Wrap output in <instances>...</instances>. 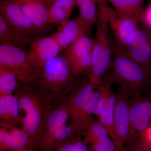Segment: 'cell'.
Returning a JSON list of instances; mask_svg holds the SVG:
<instances>
[{
	"label": "cell",
	"mask_w": 151,
	"mask_h": 151,
	"mask_svg": "<svg viewBox=\"0 0 151 151\" xmlns=\"http://www.w3.org/2000/svg\"><path fill=\"white\" fill-rule=\"evenodd\" d=\"M15 91L20 110L25 114L22 129L28 134L36 146L43 134L49 115L55 105L46 93L32 83L19 81Z\"/></svg>",
	"instance_id": "1"
},
{
	"label": "cell",
	"mask_w": 151,
	"mask_h": 151,
	"mask_svg": "<svg viewBox=\"0 0 151 151\" xmlns=\"http://www.w3.org/2000/svg\"><path fill=\"white\" fill-rule=\"evenodd\" d=\"M113 57L112 70L105 79L112 85L119 84L132 99L144 96L151 86V68L139 64L122 50L116 48Z\"/></svg>",
	"instance_id": "2"
},
{
	"label": "cell",
	"mask_w": 151,
	"mask_h": 151,
	"mask_svg": "<svg viewBox=\"0 0 151 151\" xmlns=\"http://www.w3.org/2000/svg\"><path fill=\"white\" fill-rule=\"evenodd\" d=\"M75 78L65 58L58 55L45 65L40 78L32 84L46 93L56 105L65 100Z\"/></svg>",
	"instance_id": "3"
},
{
	"label": "cell",
	"mask_w": 151,
	"mask_h": 151,
	"mask_svg": "<svg viewBox=\"0 0 151 151\" xmlns=\"http://www.w3.org/2000/svg\"><path fill=\"white\" fill-rule=\"evenodd\" d=\"M97 23L92 65L88 77L89 81L98 86L102 83L103 75L112 65L113 51L108 36L109 26L106 12L99 11Z\"/></svg>",
	"instance_id": "4"
},
{
	"label": "cell",
	"mask_w": 151,
	"mask_h": 151,
	"mask_svg": "<svg viewBox=\"0 0 151 151\" xmlns=\"http://www.w3.org/2000/svg\"><path fill=\"white\" fill-rule=\"evenodd\" d=\"M0 66L13 72L18 81L25 84L35 82L42 72L31 61L28 51L8 45H0Z\"/></svg>",
	"instance_id": "5"
},
{
	"label": "cell",
	"mask_w": 151,
	"mask_h": 151,
	"mask_svg": "<svg viewBox=\"0 0 151 151\" xmlns=\"http://www.w3.org/2000/svg\"><path fill=\"white\" fill-rule=\"evenodd\" d=\"M130 97L128 92L119 86L114 109L113 141L122 151L125 144L132 138Z\"/></svg>",
	"instance_id": "6"
},
{
	"label": "cell",
	"mask_w": 151,
	"mask_h": 151,
	"mask_svg": "<svg viewBox=\"0 0 151 151\" xmlns=\"http://www.w3.org/2000/svg\"><path fill=\"white\" fill-rule=\"evenodd\" d=\"M94 40L84 35L78 37L65 50L63 56L75 78L80 74H89L92 65Z\"/></svg>",
	"instance_id": "7"
},
{
	"label": "cell",
	"mask_w": 151,
	"mask_h": 151,
	"mask_svg": "<svg viewBox=\"0 0 151 151\" xmlns=\"http://www.w3.org/2000/svg\"><path fill=\"white\" fill-rule=\"evenodd\" d=\"M122 50L139 64L151 68V30L143 26L139 27Z\"/></svg>",
	"instance_id": "8"
},
{
	"label": "cell",
	"mask_w": 151,
	"mask_h": 151,
	"mask_svg": "<svg viewBox=\"0 0 151 151\" xmlns=\"http://www.w3.org/2000/svg\"><path fill=\"white\" fill-rule=\"evenodd\" d=\"M1 14L16 29L31 36L39 33L29 18L14 0H1Z\"/></svg>",
	"instance_id": "9"
},
{
	"label": "cell",
	"mask_w": 151,
	"mask_h": 151,
	"mask_svg": "<svg viewBox=\"0 0 151 151\" xmlns=\"http://www.w3.org/2000/svg\"><path fill=\"white\" fill-rule=\"evenodd\" d=\"M130 107L134 138L142 134L150 126L151 92L137 99L130 98Z\"/></svg>",
	"instance_id": "10"
},
{
	"label": "cell",
	"mask_w": 151,
	"mask_h": 151,
	"mask_svg": "<svg viewBox=\"0 0 151 151\" xmlns=\"http://www.w3.org/2000/svg\"><path fill=\"white\" fill-rule=\"evenodd\" d=\"M106 14L109 26L115 37L116 48L124 49L131 37L138 29L139 24L132 19L118 14L109 6L106 10Z\"/></svg>",
	"instance_id": "11"
},
{
	"label": "cell",
	"mask_w": 151,
	"mask_h": 151,
	"mask_svg": "<svg viewBox=\"0 0 151 151\" xmlns=\"http://www.w3.org/2000/svg\"><path fill=\"white\" fill-rule=\"evenodd\" d=\"M70 118L68 100H65L55 105L50 113L44 132L36 147L39 151H47L50 142L57 132L65 125Z\"/></svg>",
	"instance_id": "12"
},
{
	"label": "cell",
	"mask_w": 151,
	"mask_h": 151,
	"mask_svg": "<svg viewBox=\"0 0 151 151\" xmlns=\"http://www.w3.org/2000/svg\"><path fill=\"white\" fill-rule=\"evenodd\" d=\"M29 46V58L34 65L42 69L50 60L59 55L62 51L52 36L34 38Z\"/></svg>",
	"instance_id": "13"
},
{
	"label": "cell",
	"mask_w": 151,
	"mask_h": 151,
	"mask_svg": "<svg viewBox=\"0 0 151 151\" xmlns=\"http://www.w3.org/2000/svg\"><path fill=\"white\" fill-rule=\"evenodd\" d=\"M98 87L89 80L84 81L73 90L68 99V110L71 119L70 126L76 137H78L77 131L87 100L92 92Z\"/></svg>",
	"instance_id": "14"
},
{
	"label": "cell",
	"mask_w": 151,
	"mask_h": 151,
	"mask_svg": "<svg viewBox=\"0 0 151 151\" xmlns=\"http://www.w3.org/2000/svg\"><path fill=\"white\" fill-rule=\"evenodd\" d=\"M35 146L30 137L22 129L0 123V150L12 151L31 149Z\"/></svg>",
	"instance_id": "15"
},
{
	"label": "cell",
	"mask_w": 151,
	"mask_h": 151,
	"mask_svg": "<svg viewBox=\"0 0 151 151\" xmlns=\"http://www.w3.org/2000/svg\"><path fill=\"white\" fill-rule=\"evenodd\" d=\"M29 18L39 33L49 24V7L42 0H14Z\"/></svg>",
	"instance_id": "16"
},
{
	"label": "cell",
	"mask_w": 151,
	"mask_h": 151,
	"mask_svg": "<svg viewBox=\"0 0 151 151\" xmlns=\"http://www.w3.org/2000/svg\"><path fill=\"white\" fill-rule=\"evenodd\" d=\"M58 27V30L52 36L62 50H65L81 36L88 35L84 26L77 17Z\"/></svg>",
	"instance_id": "17"
},
{
	"label": "cell",
	"mask_w": 151,
	"mask_h": 151,
	"mask_svg": "<svg viewBox=\"0 0 151 151\" xmlns=\"http://www.w3.org/2000/svg\"><path fill=\"white\" fill-rule=\"evenodd\" d=\"M33 38L11 26L0 14V45H8L25 49L29 46Z\"/></svg>",
	"instance_id": "18"
},
{
	"label": "cell",
	"mask_w": 151,
	"mask_h": 151,
	"mask_svg": "<svg viewBox=\"0 0 151 151\" xmlns=\"http://www.w3.org/2000/svg\"><path fill=\"white\" fill-rule=\"evenodd\" d=\"M22 119L17 95L0 94V122L15 126L21 124Z\"/></svg>",
	"instance_id": "19"
},
{
	"label": "cell",
	"mask_w": 151,
	"mask_h": 151,
	"mask_svg": "<svg viewBox=\"0 0 151 151\" xmlns=\"http://www.w3.org/2000/svg\"><path fill=\"white\" fill-rule=\"evenodd\" d=\"M118 14L142 23L145 0H107Z\"/></svg>",
	"instance_id": "20"
},
{
	"label": "cell",
	"mask_w": 151,
	"mask_h": 151,
	"mask_svg": "<svg viewBox=\"0 0 151 151\" xmlns=\"http://www.w3.org/2000/svg\"><path fill=\"white\" fill-rule=\"evenodd\" d=\"M76 0H55L49 8V24L61 25L69 21Z\"/></svg>",
	"instance_id": "21"
},
{
	"label": "cell",
	"mask_w": 151,
	"mask_h": 151,
	"mask_svg": "<svg viewBox=\"0 0 151 151\" xmlns=\"http://www.w3.org/2000/svg\"><path fill=\"white\" fill-rule=\"evenodd\" d=\"M97 88V90H94L89 96L83 110L77 131V135L78 137L84 134L94 120L92 116L95 115L96 113L97 105L102 93V83Z\"/></svg>",
	"instance_id": "22"
},
{
	"label": "cell",
	"mask_w": 151,
	"mask_h": 151,
	"mask_svg": "<svg viewBox=\"0 0 151 151\" xmlns=\"http://www.w3.org/2000/svg\"><path fill=\"white\" fill-rule=\"evenodd\" d=\"M79 10L77 18L84 26L89 35L97 19V0H76Z\"/></svg>",
	"instance_id": "23"
},
{
	"label": "cell",
	"mask_w": 151,
	"mask_h": 151,
	"mask_svg": "<svg viewBox=\"0 0 151 151\" xmlns=\"http://www.w3.org/2000/svg\"><path fill=\"white\" fill-rule=\"evenodd\" d=\"M116 95L112 92L103 113L98 118V121L108 131L112 140L114 138V113Z\"/></svg>",
	"instance_id": "24"
},
{
	"label": "cell",
	"mask_w": 151,
	"mask_h": 151,
	"mask_svg": "<svg viewBox=\"0 0 151 151\" xmlns=\"http://www.w3.org/2000/svg\"><path fill=\"white\" fill-rule=\"evenodd\" d=\"M19 81L13 72L0 66V94H13L18 85Z\"/></svg>",
	"instance_id": "25"
},
{
	"label": "cell",
	"mask_w": 151,
	"mask_h": 151,
	"mask_svg": "<svg viewBox=\"0 0 151 151\" xmlns=\"http://www.w3.org/2000/svg\"><path fill=\"white\" fill-rule=\"evenodd\" d=\"M110 137L105 127L98 121L94 120L84 134L83 141L87 145L102 142Z\"/></svg>",
	"instance_id": "26"
},
{
	"label": "cell",
	"mask_w": 151,
	"mask_h": 151,
	"mask_svg": "<svg viewBox=\"0 0 151 151\" xmlns=\"http://www.w3.org/2000/svg\"><path fill=\"white\" fill-rule=\"evenodd\" d=\"M122 151H151V137L148 131L128 141Z\"/></svg>",
	"instance_id": "27"
},
{
	"label": "cell",
	"mask_w": 151,
	"mask_h": 151,
	"mask_svg": "<svg viewBox=\"0 0 151 151\" xmlns=\"http://www.w3.org/2000/svg\"><path fill=\"white\" fill-rule=\"evenodd\" d=\"M89 147L94 151H122L110 137L102 142L92 143Z\"/></svg>",
	"instance_id": "28"
},
{
	"label": "cell",
	"mask_w": 151,
	"mask_h": 151,
	"mask_svg": "<svg viewBox=\"0 0 151 151\" xmlns=\"http://www.w3.org/2000/svg\"><path fill=\"white\" fill-rule=\"evenodd\" d=\"M141 24H142L143 26L151 30V0H150L147 7L145 9Z\"/></svg>",
	"instance_id": "29"
},
{
	"label": "cell",
	"mask_w": 151,
	"mask_h": 151,
	"mask_svg": "<svg viewBox=\"0 0 151 151\" xmlns=\"http://www.w3.org/2000/svg\"><path fill=\"white\" fill-rule=\"evenodd\" d=\"M76 138L60 145L55 151H75Z\"/></svg>",
	"instance_id": "30"
},
{
	"label": "cell",
	"mask_w": 151,
	"mask_h": 151,
	"mask_svg": "<svg viewBox=\"0 0 151 151\" xmlns=\"http://www.w3.org/2000/svg\"><path fill=\"white\" fill-rule=\"evenodd\" d=\"M97 1L99 10H105L108 6L107 0H97Z\"/></svg>",
	"instance_id": "31"
},
{
	"label": "cell",
	"mask_w": 151,
	"mask_h": 151,
	"mask_svg": "<svg viewBox=\"0 0 151 151\" xmlns=\"http://www.w3.org/2000/svg\"><path fill=\"white\" fill-rule=\"evenodd\" d=\"M0 151H37L34 150H32L31 149H20V150H15L12 151H7V150H0Z\"/></svg>",
	"instance_id": "32"
},
{
	"label": "cell",
	"mask_w": 151,
	"mask_h": 151,
	"mask_svg": "<svg viewBox=\"0 0 151 151\" xmlns=\"http://www.w3.org/2000/svg\"><path fill=\"white\" fill-rule=\"evenodd\" d=\"M44 3L46 4V5L49 8L50 6V0H42Z\"/></svg>",
	"instance_id": "33"
},
{
	"label": "cell",
	"mask_w": 151,
	"mask_h": 151,
	"mask_svg": "<svg viewBox=\"0 0 151 151\" xmlns=\"http://www.w3.org/2000/svg\"><path fill=\"white\" fill-rule=\"evenodd\" d=\"M89 151H94V150H92V148H91L89 147Z\"/></svg>",
	"instance_id": "34"
},
{
	"label": "cell",
	"mask_w": 151,
	"mask_h": 151,
	"mask_svg": "<svg viewBox=\"0 0 151 151\" xmlns=\"http://www.w3.org/2000/svg\"><path fill=\"white\" fill-rule=\"evenodd\" d=\"M54 1L55 0H50V5H51L54 2Z\"/></svg>",
	"instance_id": "35"
}]
</instances>
